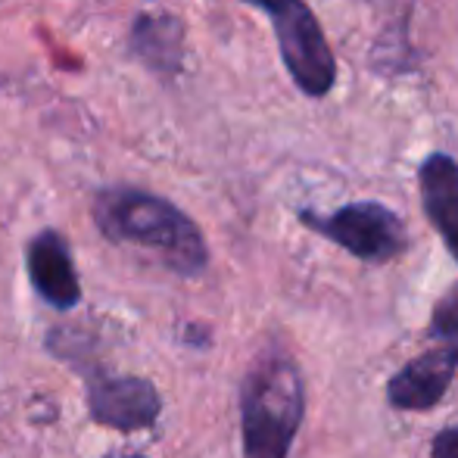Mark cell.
Masks as SVG:
<instances>
[{
    "mask_svg": "<svg viewBox=\"0 0 458 458\" xmlns=\"http://www.w3.org/2000/svg\"><path fill=\"white\" fill-rule=\"evenodd\" d=\"M94 222L113 243L150 250L165 268L182 277H197L209 266V247L197 222L157 193L106 187L94 197Z\"/></svg>",
    "mask_w": 458,
    "mask_h": 458,
    "instance_id": "cell-1",
    "label": "cell"
},
{
    "mask_svg": "<svg viewBox=\"0 0 458 458\" xmlns=\"http://www.w3.org/2000/svg\"><path fill=\"white\" fill-rule=\"evenodd\" d=\"M306 418V380L284 350L256 356L241 384L243 458H287Z\"/></svg>",
    "mask_w": 458,
    "mask_h": 458,
    "instance_id": "cell-2",
    "label": "cell"
},
{
    "mask_svg": "<svg viewBox=\"0 0 458 458\" xmlns=\"http://www.w3.org/2000/svg\"><path fill=\"white\" fill-rule=\"evenodd\" d=\"M272 19L277 50L293 85L306 97L321 100L337 85V60L318 16L306 0H243Z\"/></svg>",
    "mask_w": 458,
    "mask_h": 458,
    "instance_id": "cell-3",
    "label": "cell"
},
{
    "mask_svg": "<svg viewBox=\"0 0 458 458\" xmlns=\"http://www.w3.org/2000/svg\"><path fill=\"white\" fill-rule=\"evenodd\" d=\"M300 222L318 237L356 256L359 262H368V266H386V262L399 259L409 247L403 218L377 199L346 203L340 209L327 212V216L302 209Z\"/></svg>",
    "mask_w": 458,
    "mask_h": 458,
    "instance_id": "cell-4",
    "label": "cell"
},
{
    "mask_svg": "<svg viewBox=\"0 0 458 458\" xmlns=\"http://www.w3.org/2000/svg\"><path fill=\"white\" fill-rule=\"evenodd\" d=\"M88 409L97 424L113 430H147L159 421L163 399L147 377L134 374H88Z\"/></svg>",
    "mask_w": 458,
    "mask_h": 458,
    "instance_id": "cell-5",
    "label": "cell"
},
{
    "mask_svg": "<svg viewBox=\"0 0 458 458\" xmlns=\"http://www.w3.org/2000/svg\"><path fill=\"white\" fill-rule=\"evenodd\" d=\"M455 374L458 344L430 346L386 380V403L396 411H430L446 399Z\"/></svg>",
    "mask_w": 458,
    "mask_h": 458,
    "instance_id": "cell-6",
    "label": "cell"
},
{
    "mask_svg": "<svg viewBox=\"0 0 458 458\" xmlns=\"http://www.w3.org/2000/svg\"><path fill=\"white\" fill-rule=\"evenodd\" d=\"M25 268L35 293L54 309H75L81 302V284L75 272L72 253L63 234L41 231L35 241L25 247Z\"/></svg>",
    "mask_w": 458,
    "mask_h": 458,
    "instance_id": "cell-7",
    "label": "cell"
},
{
    "mask_svg": "<svg viewBox=\"0 0 458 458\" xmlns=\"http://www.w3.org/2000/svg\"><path fill=\"white\" fill-rule=\"evenodd\" d=\"M418 187L430 228L458 262V159L449 153H430L418 169Z\"/></svg>",
    "mask_w": 458,
    "mask_h": 458,
    "instance_id": "cell-8",
    "label": "cell"
},
{
    "mask_svg": "<svg viewBox=\"0 0 458 458\" xmlns=\"http://www.w3.org/2000/svg\"><path fill=\"white\" fill-rule=\"evenodd\" d=\"M131 50L159 75H175L184 63V25L172 13H144L131 29Z\"/></svg>",
    "mask_w": 458,
    "mask_h": 458,
    "instance_id": "cell-9",
    "label": "cell"
},
{
    "mask_svg": "<svg viewBox=\"0 0 458 458\" xmlns=\"http://www.w3.org/2000/svg\"><path fill=\"white\" fill-rule=\"evenodd\" d=\"M428 331H430V337L443 340V344H458V284H453V287L437 300L434 312H430Z\"/></svg>",
    "mask_w": 458,
    "mask_h": 458,
    "instance_id": "cell-10",
    "label": "cell"
},
{
    "mask_svg": "<svg viewBox=\"0 0 458 458\" xmlns=\"http://www.w3.org/2000/svg\"><path fill=\"white\" fill-rule=\"evenodd\" d=\"M430 458H458V424H449L430 440Z\"/></svg>",
    "mask_w": 458,
    "mask_h": 458,
    "instance_id": "cell-11",
    "label": "cell"
},
{
    "mask_svg": "<svg viewBox=\"0 0 458 458\" xmlns=\"http://www.w3.org/2000/svg\"><path fill=\"white\" fill-rule=\"evenodd\" d=\"M122 458H144V455H122Z\"/></svg>",
    "mask_w": 458,
    "mask_h": 458,
    "instance_id": "cell-12",
    "label": "cell"
}]
</instances>
